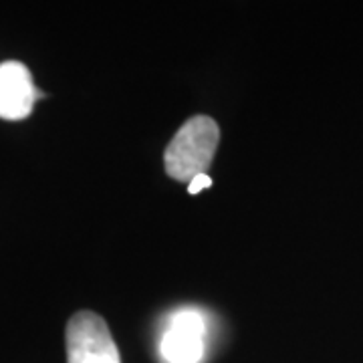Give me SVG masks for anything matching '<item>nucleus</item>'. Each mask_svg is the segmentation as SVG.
Here are the masks:
<instances>
[{
	"label": "nucleus",
	"instance_id": "f257e3e1",
	"mask_svg": "<svg viewBox=\"0 0 363 363\" xmlns=\"http://www.w3.org/2000/svg\"><path fill=\"white\" fill-rule=\"evenodd\" d=\"M220 142V128L208 116L190 117L164 154V168L169 178L178 182H192L198 174H206L204 169L212 164L216 147Z\"/></svg>",
	"mask_w": 363,
	"mask_h": 363
},
{
	"label": "nucleus",
	"instance_id": "f03ea898",
	"mask_svg": "<svg viewBox=\"0 0 363 363\" xmlns=\"http://www.w3.org/2000/svg\"><path fill=\"white\" fill-rule=\"evenodd\" d=\"M208 351V319L196 307L174 311L162 329L157 353L162 363H202Z\"/></svg>",
	"mask_w": 363,
	"mask_h": 363
},
{
	"label": "nucleus",
	"instance_id": "7ed1b4c3",
	"mask_svg": "<svg viewBox=\"0 0 363 363\" xmlns=\"http://www.w3.org/2000/svg\"><path fill=\"white\" fill-rule=\"evenodd\" d=\"M67 363H121L119 350L101 315L75 313L65 331Z\"/></svg>",
	"mask_w": 363,
	"mask_h": 363
},
{
	"label": "nucleus",
	"instance_id": "20e7f679",
	"mask_svg": "<svg viewBox=\"0 0 363 363\" xmlns=\"http://www.w3.org/2000/svg\"><path fill=\"white\" fill-rule=\"evenodd\" d=\"M45 97L33 83V75L18 61L0 63V117L21 121L33 113L35 101Z\"/></svg>",
	"mask_w": 363,
	"mask_h": 363
},
{
	"label": "nucleus",
	"instance_id": "39448f33",
	"mask_svg": "<svg viewBox=\"0 0 363 363\" xmlns=\"http://www.w3.org/2000/svg\"><path fill=\"white\" fill-rule=\"evenodd\" d=\"M212 186V178L208 176V174H198L196 178H192L190 182V186H188V192L190 194H198V192H202V190H206Z\"/></svg>",
	"mask_w": 363,
	"mask_h": 363
}]
</instances>
